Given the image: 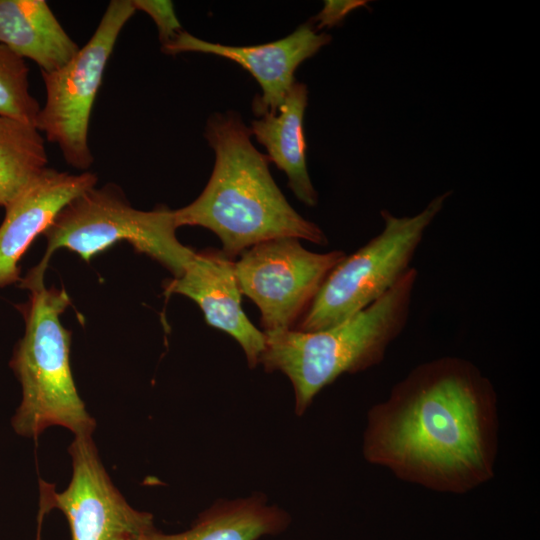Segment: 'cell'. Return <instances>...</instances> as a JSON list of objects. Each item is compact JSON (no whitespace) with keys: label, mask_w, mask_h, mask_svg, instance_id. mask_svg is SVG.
<instances>
[{"label":"cell","mask_w":540,"mask_h":540,"mask_svg":"<svg viewBox=\"0 0 540 540\" xmlns=\"http://www.w3.org/2000/svg\"><path fill=\"white\" fill-rule=\"evenodd\" d=\"M96 184L92 172L71 174L47 167L5 208L0 225V288L20 283L19 262L33 240L68 202Z\"/></svg>","instance_id":"7c38bea8"},{"label":"cell","mask_w":540,"mask_h":540,"mask_svg":"<svg viewBox=\"0 0 540 540\" xmlns=\"http://www.w3.org/2000/svg\"><path fill=\"white\" fill-rule=\"evenodd\" d=\"M452 192L436 196L414 216L396 217L382 210V231L332 268L294 329L329 328L384 296L412 268L427 228Z\"/></svg>","instance_id":"8992f818"},{"label":"cell","mask_w":540,"mask_h":540,"mask_svg":"<svg viewBox=\"0 0 540 540\" xmlns=\"http://www.w3.org/2000/svg\"><path fill=\"white\" fill-rule=\"evenodd\" d=\"M307 101V86L295 81L277 112L261 114L251 122L250 130L266 148L269 161L286 174L288 186L297 199L307 206H315L318 194L306 166L303 128Z\"/></svg>","instance_id":"4fadbf2b"},{"label":"cell","mask_w":540,"mask_h":540,"mask_svg":"<svg viewBox=\"0 0 540 540\" xmlns=\"http://www.w3.org/2000/svg\"><path fill=\"white\" fill-rule=\"evenodd\" d=\"M251 135L234 111L209 117L205 138L215 153L214 168L202 193L174 210L177 228L209 229L230 259L253 245L281 237L326 245L321 228L286 200L269 171L267 155L253 146Z\"/></svg>","instance_id":"7a4b0ae2"},{"label":"cell","mask_w":540,"mask_h":540,"mask_svg":"<svg viewBox=\"0 0 540 540\" xmlns=\"http://www.w3.org/2000/svg\"><path fill=\"white\" fill-rule=\"evenodd\" d=\"M176 229L174 210L167 206L138 210L130 205L118 186H94L68 202L43 232L46 251L26 276L43 281L50 258L59 248L69 249L89 262L124 240L176 278L183 274L196 253L179 242Z\"/></svg>","instance_id":"5b68a950"},{"label":"cell","mask_w":540,"mask_h":540,"mask_svg":"<svg viewBox=\"0 0 540 540\" xmlns=\"http://www.w3.org/2000/svg\"><path fill=\"white\" fill-rule=\"evenodd\" d=\"M47 163L45 140L38 128L0 115V206L8 207Z\"/></svg>","instance_id":"2e32d148"},{"label":"cell","mask_w":540,"mask_h":540,"mask_svg":"<svg viewBox=\"0 0 540 540\" xmlns=\"http://www.w3.org/2000/svg\"><path fill=\"white\" fill-rule=\"evenodd\" d=\"M135 12L132 0L110 1L84 47L64 66L41 71L46 101L36 127L59 146L65 161L79 170L93 163L88 145L93 104L117 38Z\"/></svg>","instance_id":"52a82bcc"},{"label":"cell","mask_w":540,"mask_h":540,"mask_svg":"<svg viewBox=\"0 0 540 540\" xmlns=\"http://www.w3.org/2000/svg\"><path fill=\"white\" fill-rule=\"evenodd\" d=\"M29 300L19 306L25 332L16 344L10 368L22 399L11 418L14 432L37 438L50 426H62L74 436L92 435L95 419L86 410L70 365L71 332L60 321L71 299L64 288H46L44 281L22 278Z\"/></svg>","instance_id":"277c9868"},{"label":"cell","mask_w":540,"mask_h":540,"mask_svg":"<svg viewBox=\"0 0 540 540\" xmlns=\"http://www.w3.org/2000/svg\"><path fill=\"white\" fill-rule=\"evenodd\" d=\"M345 252L316 253L299 239L267 240L243 251L234 262L241 294L258 307L263 333L294 329L323 281Z\"/></svg>","instance_id":"ba28073f"},{"label":"cell","mask_w":540,"mask_h":540,"mask_svg":"<svg viewBox=\"0 0 540 540\" xmlns=\"http://www.w3.org/2000/svg\"><path fill=\"white\" fill-rule=\"evenodd\" d=\"M0 44L42 72L64 66L80 49L44 0H0Z\"/></svg>","instance_id":"5bb4252c"},{"label":"cell","mask_w":540,"mask_h":540,"mask_svg":"<svg viewBox=\"0 0 540 540\" xmlns=\"http://www.w3.org/2000/svg\"><path fill=\"white\" fill-rule=\"evenodd\" d=\"M72 477L67 488L39 480V505L66 517L71 540H134L153 529V515L134 509L113 484L92 435H76L68 447Z\"/></svg>","instance_id":"9c48e42d"},{"label":"cell","mask_w":540,"mask_h":540,"mask_svg":"<svg viewBox=\"0 0 540 540\" xmlns=\"http://www.w3.org/2000/svg\"><path fill=\"white\" fill-rule=\"evenodd\" d=\"M163 288L166 296L181 294L192 299L209 326L227 333L239 343L250 368L259 364L265 335L244 313L234 261L222 251L196 252L183 274L165 281Z\"/></svg>","instance_id":"8fae6325"},{"label":"cell","mask_w":540,"mask_h":540,"mask_svg":"<svg viewBox=\"0 0 540 540\" xmlns=\"http://www.w3.org/2000/svg\"><path fill=\"white\" fill-rule=\"evenodd\" d=\"M498 431L489 378L465 358L444 356L414 367L369 409L362 452L402 481L465 494L494 477Z\"/></svg>","instance_id":"6da1fadb"},{"label":"cell","mask_w":540,"mask_h":540,"mask_svg":"<svg viewBox=\"0 0 540 540\" xmlns=\"http://www.w3.org/2000/svg\"><path fill=\"white\" fill-rule=\"evenodd\" d=\"M365 0H329L324 2L323 9L313 18L317 22L316 32L322 28H332L341 24L352 10L366 6Z\"/></svg>","instance_id":"d6986e66"},{"label":"cell","mask_w":540,"mask_h":540,"mask_svg":"<svg viewBox=\"0 0 540 540\" xmlns=\"http://www.w3.org/2000/svg\"><path fill=\"white\" fill-rule=\"evenodd\" d=\"M330 41L329 34L317 33L310 23H306L280 40L256 46L210 43L182 31L173 41L162 46V51L171 55L208 53L236 62L256 79L262 89V96L253 101V112L260 116L266 112H277L295 83L297 67Z\"/></svg>","instance_id":"30bf717a"},{"label":"cell","mask_w":540,"mask_h":540,"mask_svg":"<svg viewBox=\"0 0 540 540\" xmlns=\"http://www.w3.org/2000/svg\"><path fill=\"white\" fill-rule=\"evenodd\" d=\"M132 3L136 11L141 10L153 19L162 46L173 41L182 32L171 1L132 0Z\"/></svg>","instance_id":"ac0fdd59"},{"label":"cell","mask_w":540,"mask_h":540,"mask_svg":"<svg viewBox=\"0 0 540 540\" xmlns=\"http://www.w3.org/2000/svg\"><path fill=\"white\" fill-rule=\"evenodd\" d=\"M48 514V512L39 505L38 515H37V534L35 540H41V531H42V525L44 522L45 516Z\"/></svg>","instance_id":"ffe728a7"},{"label":"cell","mask_w":540,"mask_h":540,"mask_svg":"<svg viewBox=\"0 0 540 540\" xmlns=\"http://www.w3.org/2000/svg\"><path fill=\"white\" fill-rule=\"evenodd\" d=\"M417 279L412 267L380 299L329 328L264 333L259 363L265 371H280L289 378L296 415H303L314 397L341 375L365 371L384 360L407 326Z\"/></svg>","instance_id":"3957f363"},{"label":"cell","mask_w":540,"mask_h":540,"mask_svg":"<svg viewBox=\"0 0 540 540\" xmlns=\"http://www.w3.org/2000/svg\"><path fill=\"white\" fill-rule=\"evenodd\" d=\"M290 522L289 514L267 504L265 496L252 495L214 503L181 533L166 534L154 527L134 540H258L284 532Z\"/></svg>","instance_id":"9a60e30c"},{"label":"cell","mask_w":540,"mask_h":540,"mask_svg":"<svg viewBox=\"0 0 540 540\" xmlns=\"http://www.w3.org/2000/svg\"><path fill=\"white\" fill-rule=\"evenodd\" d=\"M40 109L30 93L25 59L0 44V115L36 126Z\"/></svg>","instance_id":"e0dca14e"}]
</instances>
